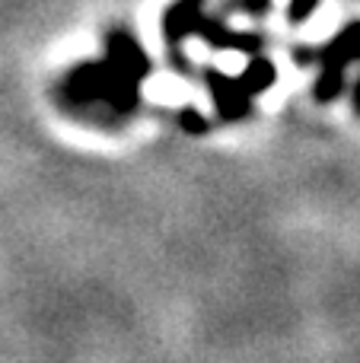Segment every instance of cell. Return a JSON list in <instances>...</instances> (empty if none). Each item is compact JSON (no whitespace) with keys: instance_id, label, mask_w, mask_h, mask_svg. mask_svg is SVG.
Masks as SVG:
<instances>
[{"instance_id":"6da1fadb","label":"cell","mask_w":360,"mask_h":363,"mask_svg":"<svg viewBox=\"0 0 360 363\" xmlns=\"http://www.w3.org/2000/svg\"><path fill=\"white\" fill-rule=\"evenodd\" d=\"M102 42H106V57L74 64L57 80V96L77 112L102 106L106 112L128 118L137 112L140 86L153 74V64L144 45L121 26L108 29Z\"/></svg>"},{"instance_id":"7a4b0ae2","label":"cell","mask_w":360,"mask_h":363,"mask_svg":"<svg viewBox=\"0 0 360 363\" xmlns=\"http://www.w3.org/2000/svg\"><path fill=\"white\" fill-rule=\"evenodd\" d=\"M201 77L204 86L210 89L217 118L233 125V121L249 118L255 108V99L278 83V67L265 55H249V64L240 74H223L217 67H208Z\"/></svg>"},{"instance_id":"3957f363","label":"cell","mask_w":360,"mask_h":363,"mask_svg":"<svg viewBox=\"0 0 360 363\" xmlns=\"http://www.w3.org/2000/svg\"><path fill=\"white\" fill-rule=\"evenodd\" d=\"M293 64L306 67V64H319V80L313 86L316 102H332L344 93L348 86V67L360 64V19L344 23L332 42L322 48H293Z\"/></svg>"},{"instance_id":"277c9868","label":"cell","mask_w":360,"mask_h":363,"mask_svg":"<svg viewBox=\"0 0 360 363\" xmlns=\"http://www.w3.org/2000/svg\"><path fill=\"white\" fill-rule=\"evenodd\" d=\"M204 4L208 0H172L163 13V42H166V55H169L172 70L189 74V61H185V38L195 35V26L204 16Z\"/></svg>"},{"instance_id":"5b68a950","label":"cell","mask_w":360,"mask_h":363,"mask_svg":"<svg viewBox=\"0 0 360 363\" xmlns=\"http://www.w3.org/2000/svg\"><path fill=\"white\" fill-rule=\"evenodd\" d=\"M195 38H201L208 48L214 51H242V55H261L265 48V35L261 32H240L230 29L223 16H210L204 13L201 23L195 26Z\"/></svg>"},{"instance_id":"8992f818","label":"cell","mask_w":360,"mask_h":363,"mask_svg":"<svg viewBox=\"0 0 360 363\" xmlns=\"http://www.w3.org/2000/svg\"><path fill=\"white\" fill-rule=\"evenodd\" d=\"M179 128H182V131H189V134H195V138H201V134H208L210 121L204 118L201 108L182 106V108H179Z\"/></svg>"},{"instance_id":"52a82bcc","label":"cell","mask_w":360,"mask_h":363,"mask_svg":"<svg viewBox=\"0 0 360 363\" xmlns=\"http://www.w3.org/2000/svg\"><path fill=\"white\" fill-rule=\"evenodd\" d=\"M274 0H227V13H246V16H268Z\"/></svg>"},{"instance_id":"ba28073f","label":"cell","mask_w":360,"mask_h":363,"mask_svg":"<svg viewBox=\"0 0 360 363\" xmlns=\"http://www.w3.org/2000/svg\"><path fill=\"white\" fill-rule=\"evenodd\" d=\"M351 108H354V115L360 118V77H357V83H354V93H351Z\"/></svg>"}]
</instances>
